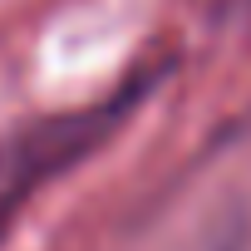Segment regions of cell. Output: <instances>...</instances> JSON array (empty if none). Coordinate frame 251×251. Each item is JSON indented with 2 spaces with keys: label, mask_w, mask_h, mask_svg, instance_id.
Segmentation results:
<instances>
[{
  "label": "cell",
  "mask_w": 251,
  "mask_h": 251,
  "mask_svg": "<svg viewBox=\"0 0 251 251\" xmlns=\"http://www.w3.org/2000/svg\"><path fill=\"white\" fill-rule=\"evenodd\" d=\"M138 89H123L113 99H99L79 113H64V118H40L30 128L10 133L0 143V236L10 231L15 212L59 173H69L74 163H84L118 123L123 113L133 108Z\"/></svg>",
  "instance_id": "1"
},
{
  "label": "cell",
  "mask_w": 251,
  "mask_h": 251,
  "mask_svg": "<svg viewBox=\"0 0 251 251\" xmlns=\"http://www.w3.org/2000/svg\"><path fill=\"white\" fill-rule=\"evenodd\" d=\"M217 251H241V236H226V241H222Z\"/></svg>",
  "instance_id": "2"
}]
</instances>
